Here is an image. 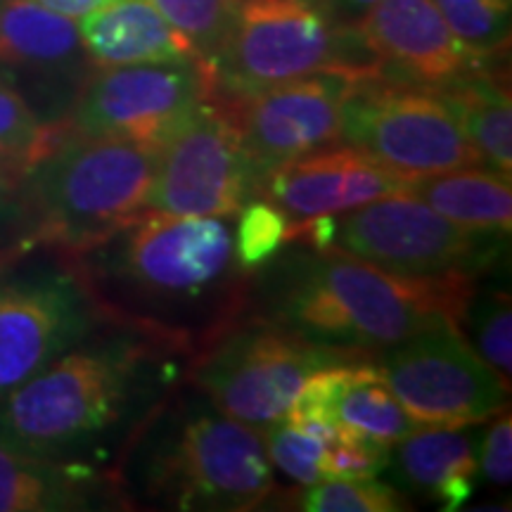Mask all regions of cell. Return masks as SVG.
Returning a JSON list of instances; mask_svg holds the SVG:
<instances>
[{"instance_id": "obj_28", "label": "cell", "mask_w": 512, "mask_h": 512, "mask_svg": "<svg viewBox=\"0 0 512 512\" xmlns=\"http://www.w3.org/2000/svg\"><path fill=\"white\" fill-rule=\"evenodd\" d=\"M268 460L290 482L311 486L323 482V453L328 441L299 425L283 418L264 432Z\"/></svg>"}, {"instance_id": "obj_11", "label": "cell", "mask_w": 512, "mask_h": 512, "mask_svg": "<svg viewBox=\"0 0 512 512\" xmlns=\"http://www.w3.org/2000/svg\"><path fill=\"white\" fill-rule=\"evenodd\" d=\"M254 197L256 176L233 102L211 93L159 147L145 209L233 221Z\"/></svg>"}, {"instance_id": "obj_18", "label": "cell", "mask_w": 512, "mask_h": 512, "mask_svg": "<svg viewBox=\"0 0 512 512\" xmlns=\"http://www.w3.org/2000/svg\"><path fill=\"white\" fill-rule=\"evenodd\" d=\"M76 22L93 67L200 60L150 0H112Z\"/></svg>"}, {"instance_id": "obj_5", "label": "cell", "mask_w": 512, "mask_h": 512, "mask_svg": "<svg viewBox=\"0 0 512 512\" xmlns=\"http://www.w3.org/2000/svg\"><path fill=\"white\" fill-rule=\"evenodd\" d=\"M207 67L214 93L230 102L325 69L380 72L358 31L339 27L318 0H238Z\"/></svg>"}, {"instance_id": "obj_20", "label": "cell", "mask_w": 512, "mask_h": 512, "mask_svg": "<svg viewBox=\"0 0 512 512\" xmlns=\"http://www.w3.org/2000/svg\"><path fill=\"white\" fill-rule=\"evenodd\" d=\"M117 484L88 467L0 444V512L83 510L91 508L98 494L110 496Z\"/></svg>"}, {"instance_id": "obj_22", "label": "cell", "mask_w": 512, "mask_h": 512, "mask_svg": "<svg viewBox=\"0 0 512 512\" xmlns=\"http://www.w3.org/2000/svg\"><path fill=\"white\" fill-rule=\"evenodd\" d=\"M441 95L458 114L467 138L489 169L512 171V105L508 83L491 67L477 69Z\"/></svg>"}, {"instance_id": "obj_13", "label": "cell", "mask_w": 512, "mask_h": 512, "mask_svg": "<svg viewBox=\"0 0 512 512\" xmlns=\"http://www.w3.org/2000/svg\"><path fill=\"white\" fill-rule=\"evenodd\" d=\"M98 318L76 271L0 283V403L83 342Z\"/></svg>"}, {"instance_id": "obj_15", "label": "cell", "mask_w": 512, "mask_h": 512, "mask_svg": "<svg viewBox=\"0 0 512 512\" xmlns=\"http://www.w3.org/2000/svg\"><path fill=\"white\" fill-rule=\"evenodd\" d=\"M356 31L380 64V74L432 91H446L477 69L491 67L458 41L434 0H377Z\"/></svg>"}, {"instance_id": "obj_1", "label": "cell", "mask_w": 512, "mask_h": 512, "mask_svg": "<svg viewBox=\"0 0 512 512\" xmlns=\"http://www.w3.org/2000/svg\"><path fill=\"white\" fill-rule=\"evenodd\" d=\"M69 259L98 316L164 354L197 356L252 304L228 219L145 209Z\"/></svg>"}, {"instance_id": "obj_8", "label": "cell", "mask_w": 512, "mask_h": 512, "mask_svg": "<svg viewBox=\"0 0 512 512\" xmlns=\"http://www.w3.org/2000/svg\"><path fill=\"white\" fill-rule=\"evenodd\" d=\"M339 143L368 152L406 178L486 166L441 91L380 72L358 76L351 86Z\"/></svg>"}, {"instance_id": "obj_4", "label": "cell", "mask_w": 512, "mask_h": 512, "mask_svg": "<svg viewBox=\"0 0 512 512\" xmlns=\"http://www.w3.org/2000/svg\"><path fill=\"white\" fill-rule=\"evenodd\" d=\"M157 147L67 131L24 178V245L76 256L147 207Z\"/></svg>"}, {"instance_id": "obj_29", "label": "cell", "mask_w": 512, "mask_h": 512, "mask_svg": "<svg viewBox=\"0 0 512 512\" xmlns=\"http://www.w3.org/2000/svg\"><path fill=\"white\" fill-rule=\"evenodd\" d=\"M287 219L268 200H249L235 219V252L247 271H256L285 247Z\"/></svg>"}, {"instance_id": "obj_34", "label": "cell", "mask_w": 512, "mask_h": 512, "mask_svg": "<svg viewBox=\"0 0 512 512\" xmlns=\"http://www.w3.org/2000/svg\"><path fill=\"white\" fill-rule=\"evenodd\" d=\"M34 3L43 5V8L60 12V15H67L72 19H81L91 15L93 10L102 8V5L112 3V0H34Z\"/></svg>"}, {"instance_id": "obj_33", "label": "cell", "mask_w": 512, "mask_h": 512, "mask_svg": "<svg viewBox=\"0 0 512 512\" xmlns=\"http://www.w3.org/2000/svg\"><path fill=\"white\" fill-rule=\"evenodd\" d=\"M318 3L339 27L356 29V24L375 8L377 0H318Z\"/></svg>"}, {"instance_id": "obj_32", "label": "cell", "mask_w": 512, "mask_h": 512, "mask_svg": "<svg viewBox=\"0 0 512 512\" xmlns=\"http://www.w3.org/2000/svg\"><path fill=\"white\" fill-rule=\"evenodd\" d=\"M24 178H27V166L0 155V238L15 228H27Z\"/></svg>"}, {"instance_id": "obj_26", "label": "cell", "mask_w": 512, "mask_h": 512, "mask_svg": "<svg viewBox=\"0 0 512 512\" xmlns=\"http://www.w3.org/2000/svg\"><path fill=\"white\" fill-rule=\"evenodd\" d=\"M472 330V349L494 368V373L510 387L512 375V309L508 292H475L465 313Z\"/></svg>"}, {"instance_id": "obj_7", "label": "cell", "mask_w": 512, "mask_h": 512, "mask_svg": "<svg viewBox=\"0 0 512 512\" xmlns=\"http://www.w3.org/2000/svg\"><path fill=\"white\" fill-rule=\"evenodd\" d=\"M363 358L247 313L190 358L188 380L216 411L266 432L290 413L313 375Z\"/></svg>"}, {"instance_id": "obj_12", "label": "cell", "mask_w": 512, "mask_h": 512, "mask_svg": "<svg viewBox=\"0 0 512 512\" xmlns=\"http://www.w3.org/2000/svg\"><path fill=\"white\" fill-rule=\"evenodd\" d=\"M214 93L207 62H147L95 67L83 81L69 131L162 147Z\"/></svg>"}, {"instance_id": "obj_23", "label": "cell", "mask_w": 512, "mask_h": 512, "mask_svg": "<svg viewBox=\"0 0 512 512\" xmlns=\"http://www.w3.org/2000/svg\"><path fill=\"white\" fill-rule=\"evenodd\" d=\"M448 29L472 55L494 62L510 46V0H434Z\"/></svg>"}, {"instance_id": "obj_17", "label": "cell", "mask_w": 512, "mask_h": 512, "mask_svg": "<svg viewBox=\"0 0 512 512\" xmlns=\"http://www.w3.org/2000/svg\"><path fill=\"white\" fill-rule=\"evenodd\" d=\"M79 22L34 0H0V67L12 76L67 86L79 95L88 79Z\"/></svg>"}, {"instance_id": "obj_2", "label": "cell", "mask_w": 512, "mask_h": 512, "mask_svg": "<svg viewBox=\"0 0 512 512\" xmlns=\"http://www.w3.org/2000/svg\"><path fill=\"white\" fill-rule=\"evenodd\" d=\"M285 247L254 271L249 313L368 358L439 323L463 328L477 292V278H420L337 247Z\"/></svg>"}, {"instance_id": "obj_14", "label": "cell", "mask_w": 512, "mask_h": 512, "mask_svg": "<svg viewBox=\"0 0 512 512\" xmlns=\"http://www.w3.org/2000/svg\"><path fill=\"white\" fill-rule=\"evenodd\" d=\"M358 76L325 69L233 102L256 185L278 166L339 143L344 102Z\"/></svg>"}, {"instance_id": "obj_27", "label": "cell", "mask_w": 512, "mask_h": 512, "mask_svg": "<svg viewBox=\"0 0 512 512\" xmlns=\"http://www.w3.org/2000/svg\"><path fill=\"white\" fill-rule=\"evenodd\" d=\"M197 57L209 62L219 50L238 0H150Z\"/></svg>"}, {"instance_id": "obj_21", "label": "cell", "mask_w": 512, "mask_h": 512, "mask_svg": "<svg viewBox=\"0 0 512 512\" xmlns=\"http://www.w3.org/2000/svg\"><path fill=\"white\" fill-rule=\"evenodd\" d=\"M406 192L458 226L510 235V176L489 166L413 178Z\"/></svg>"}, {"instance_id": "obj_16", "label": "cell", "mask_w": 512, "mask_h": 512, "mask_svg": "<svg viewBox=\"0 0 512 512\" xmlns=\"http://www.w3.org/2000/svg\"><path fill=\"white\" fill-rule=\"evenodd\" d=\"M411 181L368 152L335 143L273 169L256 185V195L283 211L287 223H304L406 192Z\"/></svg>"}, {"instance_id": "obj_24", "label": "cell", "mask_w": 512, "mask_h": 512, "mask_svg": "<svg viewBox=\"0 0 512 512\" xmlns=\"http://www.w3.org/2000/svg\"><path fill=\"white\" fill-rule=\"evenodd\" d=\"M64 131L67 121L46 124L12 83L0 79V155L17 159L29 171Z\"/></svg>"}, {"instance_id": "obj_19", "label": "cell", "mask_w": 512, "mask_h": 512, "mask_svg": "<svg viewBox=\"0 0 512 512\" xmlns=\"http://www.w3.org/2000/svg\"><path fill=\"white\" fill-rule=\"evenodd\" d=\"M394 448L396 467L406 484L439 501L444 510H458L472 496L479 475L472 425H422Z\"/></svg>"}, {"instance_id": "obj_30", "label": "cell", "mask_w": 512, "mask_h": 512, "mask_svg": "<svg viewBox=\"0 0 512 512\" xmlns=\"http://www.w3.org/2000/svg\"><path fill=\"white\" fill-rule=\"evenodd\" d=\"M392 460V446L339 427L323 453V479L377 477Z\"/></svg>"}, {"instance_id": "obj_35", "label": "cell", "mask_w": 512, "mask_h": 512, "mask_svg": "<svg viewBox=\"0 0 512 512\" xmlns=\"http://www.w3.org/2000/svg\"><path fill=\"white\" fill-rule=\"evenodd\" d=\"M27 252H29V249L24 245H12V247L0 249V275L8 271V268L15 264L19 256H24Z\"/></svg>"}, {"instance_id": "obj_3", "label": "cell", "mask_w": 512, "mask_h": 512, "mask_svg": "<svg viewBox=\"0 0 512 512\" xmlns=\"http://www.w3.org/2000/svg\"><path fill=\"white\" fill-rule=\"evenodd\" d=\"M83 342L0 403V444L53 460L93 444L124 420L147 368L164 354L131 332Z\"/></svg>"}, {"instance_id": "obj_10", "label": "cell", "mask_w": 512, "mask_h": 512, "mask_svg": "<svg viewBox=\"0 0 512 512\" xmlns=\"http://www.w3.org/2000/svg\"><path fill=\"white\" fill-rule=\"evenodd\" d=\"M458 323H439L370 356L418 425L477 427L508 406L505 382Z\"/></svg>"}, {"instance_id": "obj_6", "label": "cell", "mask_w": 512, "mask_h": 512, "mask_svg": "<svg viewBox=\"0 0 512 512\" xmlns=\"http://www.w3.org/2000/svg\"><path fill=\"white\" fill-rule=\"evenodd\" d=\"M143 486L147 496L176 510L261 508L275 491L264 432L209 401L185 408L147 451Z\"/></svg>"}, {"instance_id": "obj_31", "label": "cell", "mask_w": 512, "mask_h": 512, "mask_svg": "<svg viewBox=\"0 0 512 512\" xmlns=\"http://www.w3.org/2000/svg\"><path fill=\"white\" fill-rule=\"evenodd\" d=\"M479 475L494 486L512 482V418L508 406L494 415V422L477 448Z\"/></svg>"}, {"instance_id": "obj_9", "label": "cell", "mask_w": 512, "mask_h": 512, "mask_svg": "<svg viewBox=\"0 0 512 512\" xmlns=\"http://www.w3.org/2000/svg\"><path fill=\"white\" fill-rule=\"evenodd\" d=\"M508 235L458 226L408 192L337 216L335 245L389 271L420 278H479Z\"/></svg>"}, {"instance_id": "obj_25", "label": "cell", "mask_w": 512, "mask_h": 512, "mask_svg": "<svg viewBox=\"0 0 512 512\" xmlns=\"http://www.w3.org/2000/svg\"><path fill=\"white\" fill-rule=\"evenodd\" d=\"M299 508L309 512H399L408 510L406 496L375 477L323 479L306 486Z\"/></svg>"}]
</instances>
